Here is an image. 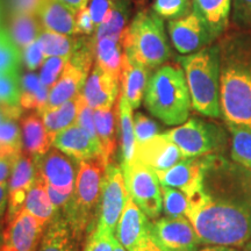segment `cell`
<instances>
[{
	"instance_id": "cell-13",
	"label": "cell",
	"mask_w": 251,
	"mask_h": 251,
	"mask_svg": "<svg viewBox=\"0 0 251 251\" xmlns=\"http://www.w3.org/2000/svg\"><path fill=\"white\" fill-rule=\"evenodd\" d=\"M46 229L47 226L23 209L6 226L0 251H36Z\"/></svg>"
},
{
	"instance_id": "cell-30",
	"label": "cell",
	"mask_w": 251,
	"mask_h": 251,
	"mask_svg": "<svg viewBox=\"0 0 251 251\" xmlns=\"http://www.w3.org/2000/svg\"><path fill=\"white\" fill-rule=\"evenodd\" d=\"M21 99L20 106L27 111L40 113L46 108L49 99L50 89L41 83L39 74L34 71L27 72L20 80Z\"/></svg>"
},
{
	"instance_id": "cell-2",
	"label": "cell",
	"mask_w": 251,
	"mask_h": 251,
	"mask_svg": "<svg viewBox=\"0 0 251 251\" xmlns=\"http://www.w3.org/2000/svg\"><path fill=\"white\" fill-rule=\"evenodd\" d=\"M220 109L226 125L251 127V37H229L220 47Z\"/></svg>"
},
{
	"instance_id": "cell-39",
	"label": "cell",
	"mask_w": 251,
	"mask_h": 251,
	"mask_svg": "<svg viewBox=\"0 0 251 251\" xmlns=\"http://www.w3.org/2000/svg\"><path fill=\"white\" fill-rule=\"evenodd\" d=\"M21 84L18 72L0 75V105L20 107Z\"/></svg>"
},
{
	"instance_id": "cell-34",
	"label": "cell",
	"mask_w": 251,
	"mask_h": 251,
	"mask_svg": "<svg viewBox=\"0 0 251 251\" xmlns=\"http://www.w3.org/2000/svg\"><path fill=\"white\" fill-rule=\"evenodd\" d=\"M231 135V161L251 169V127L227 125Z\"/></svg>"
},
{
	"instance_id": "cell-29",
	"label": "cell",
	"mask_w": 251,
	"mask_h": 251,
	"mask_svg": "<svg viewBox=\"0 0 251 251\" xmlns=\"http://www.w3.org/2000/svg\"><path fill=\"white\" fill-rule=\"evenodd\" d=\"M119 140H120L122 164L134 159L136 139L134 133L133 107L120 93L119 96Z\"/></svg>"
},
{
	"instance_id": "cell-38",
	"label": "cell",
	"mask_w": 251,
	"mask_h": 251,
	"mask_svg": "<svg viewBox=\"0 0 251 251\" xmlns=\"http://www.w3.org/2000/svg\"><path fill=\"white\" fill-rule=\"evenodd\" d=\"M193 9L191 0H153L152 11L162 19L176 20L186 17Z\"/></svg>"
},
{
	"instance_id": "cell-23",
	"label": "cell",
	"mask_w": 251,
	"mask_h": 251,
	"mask_svg": "<svg viewBox=\"0 0 251 251\" xmlns=\"http://www.w3.org/2000/svg\"><path fill=\"white\" fill-rule=\"evenodd\" d=\"M97 136L106 166L112 162L119 140V101L113 107L94 111Z\"/></svg>"
},
{
	"instance_id": "cell-10",
	"label": "cell",
	"mask_w": 251,
	"mask_h": 251,
	"mask_svg": "<svg viewBox=\"0 0 251 251\" xmlns=\"http://www.w3.org/2000/svg\"><path fill=\"white\" fill-rule=\"evenodd\" d=\"M150 233L164 251H197L201 244L193 225L185 216L153 220Z\"/></svg>"
},
{
	"instance_id": "cell-31",
	"label": "cell",
	"mask_w": 251,
	"mask_h": 251,
	"mask_svg": "<svg viewBox=\"0 0 251 251\" xmlns=\"http://www.w3.org/2000/svg\"><path fill=\"white\" fill-rule=\"evenodd\" d=\"M42 31V25L37 15L13 13L9 25V35L19 48L25 49L35 42Z\"/></svg>"
},
{
	"instance_id": "cell-32",
	"label": "cell",
	"mask_w": 251,
	"mask_h": 251,
	"mask_svg": "<svg viewBox=\"0 0 251 251\" xmlns=\"http://www.w3.org/2000/svg\"><path fill=\"white\" fill-rule=\"evenodd\" d=\"M129 1L128 0H115L114 6L109 11L105 20L97 28L94 41L103 37H117L121 39L122 34L127 28L129 18Z\"/></svg>"
},
{
	"instance_id": "cell-24",
	"label": "cell",
	"mask_w": 251,
	"mask_h": 251,
	"mask_svg": "<svg viewBox=\"0 0 251 251\" xmlns=\"http://www.w3.org/2000/svg\"><path fill=\"white\" fill-rule=\"evenodd\" d=\"M193 11L199 14L214 41L226 30L231 11V0H193Z\"/></svg>"
},
{
	"instance_id": "cell-47",
	"label": "cell",
	"mask_w": 251,
	"mask_h": 251,
	"mask_svg": "<svg viewBox=\"0 0 251 251\" xmlns=\"http://www.w3.org/2000/svg\"><path fill=\"white\" fill-rule=\"evenodd\" d=\"M76 27H77V35L84 36H92L94 30H97L96 25L93 23V19L91 17L89 7L80 9L79 12H77L76 15Z\"/></svg>"
},
{
	"instance_id": "cell-54",
	"label": "cell",
	"mask_w": 251,
	"mask_h": 251,
	"mask_svg": "<svg viewBox=\"0 0 251 251\" xmlns=\"http://www.w3.org/2000/svg\"><path fill=\"white\" fill-rule=\"evenodd\" d=\"M59 1L63 2L64 5H67L68 7H70L72 11H75L77 13L80 9L86 7L87 2H89L90 0H59Z\"/></svg>"
},
{
	"instance_id": "cell-8",
	"label": "cell",
	"mask_w": 251,
	"mask_h": 251,
	"mask_svg": "<svg viewBox=\"0 0 251 251\" xmlns=\"http://www.w3.org/2000/svg\"><path fill=\"white\" fill-rule=\"evenodd\" d=\"M121 169L131 199L150 220L158 218L163 211V198L155 170L135 159L121 164Z\"/></svg>"
},
{
	"instance_id": "cell-53",
	"label": "cell",
	"mask_w": 251,
	"mask_h": 251,
	"mask_svg": "<svg viewBox=\"0 0 251 251\" xmlns=\"http://www.w3.org/2000/svg\"><path fill=\"white\" fill-rule=\"evenodd\" d=\"M21 115L20 107H7V106L0 105V125L4 122L6 119H19Z\"/></svg>"
},
{
	"instance_id": "cell-1",
	"label": "cell",
	"mask_w": 251,
	"mask_h": 251,
	"mask_svg": "<svg viewBox=\"0 0 251 251\" xmlns=\"http://www.w3.org/2000/svg\"><path fill=\"white\" fill-rule=\"evenodd\" d=\"M186 218L201 244L241 248L251 240V169L212 153Z\"/></svg>"
},
{
	"instance_id": "cell-28",
	"label": "cell",
	"mask_w": 251,
	"mask_h": 251,
	"mask_svg": "<svg viewBox=\"0 0 251 251\" xmlns=\"http://www.w3.org/2000/svg\"><path fill=\"white\" fill-rule=\"evenodd\" d=\"M94 55L97 65H99L107 74L120 79L125 56L121 39L103 37L97 40L94 45Z\"/></svg>"
},
{
	"instance_id": "cell-42",
	"label": "cell",
	"mask_w": 251,
	"mask_h": 251,
	"mask_svg": "<svg viewBox=\"0 0 251 251\" xmlns=\"http://www.w3.org/2000/svg\"><path fill=\"white\" fill-rule=\"evenodd\" d=\"M159 127L152 119L137 112L134 117V133L136 143L146 142L153 136L158 135Z\"/></svg>"
},
{
	"instance_id": "cell-21",
	"label": "cell",
	"mask_w": 251,
	"mask_h": 251,
	"mask_svg": "<svg viewBox=\"0 0 251 251\" xmlns=\"http://www.w3.org/2000/svg\"><path fill=\"white\" fill-rule=\"evenodd\" d=\"M21 139L23 152L33 157H41L54 146V139L47 130L42 118L37 112H31L21 118Z\"/></svg>"
},
{
	"instance_id": "cell-43",
	"label": "cell",
	"mask_w": 251,
	"mask_h": 251,
	"mask_svg": "<svg viewBox=\"0 0 251 251\" xmlns=\"http://www.w3.org/2000/svg\"><path fill=\"white\" fill-rule=\"evenodd\" d=\"M231 19L240 29L251 31V0H231Z\"/></svg>"
},
{
	"instance_id": "cell-36",
	"label": "cell",
	"mask_w": 251,
	"mask_h": 251,
	"mask_svg": "<svg viewBox=\"0 0 251 251\" xmlns=\"http://www.w3.org/2000/svg\"><path fill=\"white\" fill-rule=\"evenodd\" d=\"M20 62L21 52L19 47L8 31L0 29V75L18 72Z\"/></svg>"
},
{
	"instance_id": "cell-27",
	"label": "cell",
	"mask_w": 251,
	"mask_h": 251,
	"mask_svg": "<svg viewBox=\"0 0 251 251\" xmlns=\"http://www.w3.org/2000/svg\"><path fill=\"white\" fill-rule=\"evenodd\" d=\"M24 209L47 227L57 214V211L52 205L48 191H47V184L39 174H37L35 183L28 193Z\"/></svg>"
},
{
	"instance_id": "cell-6",
	"label": "cell",
	"mask_w": 251,
	"mask_h": 251,
	"mask_svg": "<svg viewBox=\"0 0 251 251\" xmlns=\"http://www.w3.org/2000/svg\"><path fill=\"white\" fill-rule=\"evenodd\" d=\"M124 52L131 61L156 69L168 61L171 51L163 19L153 11L143 9L135 15L121 36Z\"/></svg>"
},
{
	"instance_id": "cell-37",
	"label": "cell",
	"mask_w": 251,
	"mask_h": 251,
	"mask_svg": "<svg viewBox=\"0 0 251 251\" xmlns=\"http://www.w3.org/2000/svg\"><path fill=\"white\" fill-rule=\"evenodd\" d=\"M162 198H163V211L165 216L169 218H180L186 216L188 208V198L186 194L177 188L168 186H162Z\"/></svg>"
},
{
	"instance_id": "cell-56",
	"label": "cell",
	"mask_w": 251,
	"mask_h": 251,
	"mask_svg": "<svg viewBox=\"0 0 251 251\" xmlns=\"http://www.w3.org/2000/svg\"><path fill=\"white\" fill-rule=\"evenodd\" d=\"M114 251H127V250H126L125 248L121 246V243L119 242L118 240H115V242H114Z\"/></svg>"
},
{
	"instance_id": "cell-9",
	"label": "cell",
	"mask_w": 251,
	"mask_h": 251,
	"mask_svg": "<svg viewBox=\"0 0 251 251\" xmlns=\"http://www.w3.org/2000/svg\"><path fill=\"white\" fill-rule=\"evenodd\" d=\"M128 198L121 166L111 162L103 174L97 226L115 234Z\"/></svg>"
},
{
	"instance_id": "cell-11",
	"label": "cell",
	"mask_w": 251,
	"mask_h": 251,
	"mask_svg": "<svg viewBox=\"0 0 251 251\" xmlns=\"http://www.w3.org/2000/svg\"><path fill=\"white\" fill-rule=\"evenodd\" d=\"M37 174L47 184L57 192L71 196L76 184V164L70 156L57 148H51L43 156L37 157Z\"/></svg>"
},
{
	"instance_id": "cell-16",
	"label": "cell",
	"mask_w": 251,
	"mask_h": 251,
	"mask_svg": "<svg viewBox=\"0 0 251 251\" xmlns=\"http://www.w3.org/2000/svg\"><path fill=\"white\" fill-rule=\"evenodd\" d=\"M134 159L152 170L163 171L172 168L184 157L179 148L165 134H158L146 142L136 143Z\"/></svg>"
},
{
	"instance_id": "cell-55",
	"label": "cell",
	"mask_w": 251,
	"mask_h": 251,
	"mask_svg": "<svg viewBox=\"0 0 251 251\" xmlns=\"http://www.w3.org/2000/svg\"><path fill=\"white\" fill-rule=\"evenodd\" d=\"M200 251H241L238 248L226 247V246H208Z\"/></svg>"
},
{
	"instance_id": "cell-44",
	"label": "cell",
	"mask_w": 251,
	"mask_h": 251,
	"mask_svg": "<svg viewBox=\"0 0 251 251\" xmlns=\"http://www.w3.org/2000/svg\"><path fill=\"white\" fill-rule=\"evenodd\" d=\"M46 58L47 57L45 52H43L39 40L23 49V61L29 71H34L41 67Z\"/></svg>"
},
{
	"instance_id": "cell-49",
	"label": "cell",
	"mask_w": 251,
	"mask_h": 251,
	"mask_svg": "<svg viewBox=\"0 0 251 251\" xmlns=\"http://www.w3.org/2000/svg\"><path fill=\"white\" fill-rule=\"evenodd\" d=\"M20 155L0 157V183L9 180V177H11L12 171H13L14 166H15V164H17Z\"/></svg>"
},
{
	"instance_id": "cell-19",
	"label": "cell",
	"mask_w": 251,
	"mask_h": 251,
	"mask_svg": "<svg viewBox=\"0 0 251 251\" xmlns=\"http://www.w3.org/2000/svg\"><path fill=\"white\" fill-rule=\"evenodd\" d=\"M54 147L78 162L101 156L100 144L96 142L85 129L76 124L56 135Z\"/></svg>"
},
{
	"instance_id": "cell-22",
	"label": "cell",
	"mask_w": 251,
	"mask_h": 251,
	"mask_svg": "<svg viewBox=\"0 0 251 251\" xmlns=\"http://www.w3.org/2000/svg\"><path fill=\"white\" fill-rule=\"evenodd\" d=\"M149 74V68L131 61L125 54L120 76L121 94L127 99L133 108H139L142 102L150 78Z\"/></svg>"
},
{
	"instance_id": "cell-48",
	"label": "cell",
	"mask_w": 251,
	"mask_h": 251,
	"mask_svg": "<svg viewBox=\"0 0 251 251\" xmlns=\"http://www.w3.org/2000/svg\"><path fill=\"white\" fill-rule=\"evenodd\" d=\"M13 13L36 14L41 0H11Z\"/></svg>"
},
{
	"instance_id": "cell-3",
	"label": "cell",
	"mask_w": 251,
	"mask_h": 251,
	"mask_svg": "<svg viewBox=\"0 0 251 251\" xmlns=\"http://www.w3.org/2000/svg\"><path fill=\"white\" fill-rule=\"evenodd\" d=\"M144 103L153 117L165 125L186 122L192 101L183 68L177 64H165L157 69L149 78Z\"/></svg>"
},
{
	"instance_id": "cell-58",
	"label": "cell",
	"mask_w": 251,
	"mask_h": 251,
	"mask_svg": "<svg viewBox=\"0 0 251 251\" xmlns=\"http://www.w3.org/2000/svg\"><path fill=\"white\" fill-rule=\"evenodd\" d=\"M1 242H2V235H0V246H1Z\"/></svg>"
},
{
	"instance_id": "cell-17",
	"label": "cell",
	"mask_w": 251,
	"mask_h": 251,
	"mask_svg": "<svg viewBox=\"0 0 251 251\" xmlns=\"http://www.w3.org/2000/svg\"><path fill=\"white\" fill-rule=\"evenodd\" d=\"M120 79L94 64L92 71L85 81L81 94L91 108H109L117 102L120 96Z\"/></svg>"
},
{
	"instance_id": "cell-20",
	"label": "cell",
	"mask_w": 251,
	"mask_h": 251,
	"mask_svg": "<svg viewBox=\"0 0 251 251\" xmlns=\"http://www.w3.org/2000/svg\"><path fill=\"white\" fill-rule=\"evenodd\" d=\"M36 15L45 30L68 36L77 35V13L59 0H41Z\"/></svg>"
},
{
	"instance_id": "cell-26",
	"label": "cell",
	"mask_w": 251,
	"mask_h": 251,
	"mask_svg": "<svg viewBox=\"0 0 251 251\" xmlns=\"http://www.w3.org/2000/svg\"><path fill=\"white\" fill-rule=\"evenodd\" d=\"M84 101L83 94H78L76 98L64 102L55 108H45L39 114L42 118L47 130L52 139L59 131L67 129L68 127L76 124L78 113Z\"/></svg>"
},
{
	"instance_id": "cell-35",
	"label": "cell",
	"mask_w": 251,
	"mask_h": 251,
	"mask_svg": "<svg viewBox=\"0 0 251 251\" xmlns=\"http://www.w3.org/2000/svg\"><path fill=\"white\" fill-rule=\"evenodd\" d=\"M23 152L21 128L18 119L8 118L0 125V157L17 156Z\"/></svg>"
},
{
	"instance_id": "cell-40",
	"label": "cell",
	"mask_w": 251,
	"mask_h": 251,
	"mask_svg": "<svg viewBox=\"0 0 251 251\" xmlns=\"http://www.w3.org/2000/svg\"><path fill=\"white\" fill-rule=\"evenodd\" d=\"M70 58L71 57H56V56L47 57L43 64L41 65L39 72L41 83L48 89H51L56 81L59 79Z\"/></svg>"
},
{
	"instance_id": "cell-12",
	"label": "cell",
	"mask_w": 251,
	"mask_h": 251,
	"mask_svg": "<svg viewBox=\"0 0 251 251\" xmlns=\"http://www.w3.org/2000/svg\"><path fill=\"white\" fill-rule=\"evenodd\" d=\"M168 30L172 45L183 55L194 54L213 42L205 23L193 9L186 17L169 21Z\"/></svg>"
},
{
	"instance_id": "cell-18",
	"label": "cell",
	"mask_w": 251,
	"mask_h": 251,
	"mask_svg": "<svg viewBox=\"0 0 251 251\" xmlns=\"http://www.w3.org/2000/svg\"><path fill=\"white\" fill-rule=\"evenodd\" d=\"M148 216L129 196L115 230V237L127 251H134L141 240L149 234Z\"/></svg>"
},
{
	"instance_id": "cell-41",
	"label": "cell",
	"mask_w": 251,
	"mask_h": 251,
	"mask_svg": "<svg viewBox=\"0 0 251 251\" xmlns=\"http://www.w3.org/2000/svg\"><path fill=\"white\" fill-rule=\"evenodd\" d=\"M115 240V234L96 225L87 235V242L84 251H114Z\"/></svg>"
},
{
	"instance_id": "cell-45",
	"label": "cell",
	"mask_w": 251,
	"mask_h": 251,
	"mask_svg": "<svg viewBox=\"0 0 251 251\" xmlns=\"http://www.w3.org/2000/svg\"><path fill=\"white\" fill-rule=\"evenodd\" d=\"M76 125L80 126L83 129H85L87 131V134H89L96 142L99 143L96 130V122H94V109H92L89 105H87L85 99H84V101L80 106L79 113H78V117L76 120Z\"/></svg>"
},
{
	"instance_id": "cell-59",
	"label": "cell",
	"mask_w": 251,
	"mask_h": 251,
	"mask_svg": "<svg viewBox=\"0 0 251 251\" xmlns=\"http://www.w3.org/2000/svg\"><path fill=\"white\" fill-rule=\"evenodd\" d=\"M139 1H141V2H144V1H146V0H139Z\"/></svg>"
},
{
	"instance_id": "cell-15",
	"label": "cell",
	"mask_w": 251,
	"mask_h": 251,
	"mask_svg": "<svg viewBox=\"0 0 251 251\" xmlns=\"http://www.w3.org/2000/svg\"><path fill=\"white\" fill-rule=\"evenodd\" d=\"M37 178L35 157L23 152L19 157L8 180V207L6 224L11 222L24 209L27 196Z\"/></svg>"
},
{
	"instance_id": "cell-51",
	"label": "cell",
	"mask_w": 251,
	"mask_h": 251,
	"mask_svg": "<svg viewBox=\"0 0 251 251\" xmlns=\"http://www.w3.org/2000/svg\"><path fill=\"white\" fill-rule=\"evenodd\" d=\"M134 251H164L159 247V244L156 242V240L153 238L151 233L149 231L148 235H146L141 242L137 244V247L135 248Z\"/></svg>"
},
{
	"instance_id": "cell-14",
	"label": "cell",
	"mask_w": 251,
	"mask_h": 251,
	"mask_svg": "<svg viewBox=\"0 0 251 251\" xmlns=\"http://www.w3.org/2000/svg\"><path fill=\"white\" fill-rule=\"evenodd\" d=\"M209 157L211 155L184 158L170 169L155 172L162 186L177 188L188 198L201 186Z\"/></svg>"
},
{
	"instance_id": "cell-52",
	"label": "cell",
	"mask_w": 251,
	"mask_h": 251,
	"mask_svg": "<svg viewBox=\"0 0 251 251\" xmlns=\"http://www.w3.org/2000/svg\"><path fill=\"white\" fill-rule=\"evenodd\" d=\"M8 207V181L0 183V222L5 216V212Z\"/></svg>"
},
{
	"instance_id": "cell-25",
	"label": "cell",
	"mask_w": 251,
	"mask_h": 251,
	"mask_svg": "<svg viewBox=\"0 0 251 251\" xmlns=\"http://www.w3.org/2000/svg\"><path fill=\"white\" fill-rule=\"evenodd\" d=\"M80 243L64 216L57 213L47 227L36 251H79Z\"/></svg>"
},
{
	"instance_id": "cell-33",
	"label": "cell",
	"mask_w": 251,
	"mask_h": 251,
	"mask_svg": "<svg viewBox=\"0 0 251 251\" xmlns=\"http://www.w3.org/2000/svg\"><path fill=\"white\" fill-rule=\"evenodd\" d=\"M39 42L46 57H71L79 47L81 39L43 30L39 37Z\"/></svg>"
},
{
	"instance_id": "cell-5",
	"label": "cell",
	"mask_w": 251,
	"mask_h": 251,
	"mask_svg": "<svg viewBox=\"0 0 251 251\" xmlns=\"http://www.w3.org/2000/svg\"><path fill=\"white\" fill-rule=\"evenodd\" d=\"M186 77L192 108L208 118L221 117L220 109V47H205L179 58Z\"/></svg>"
},
{
	"instance_id": "cell-4",
	"label": "cell",
	"mask_w": 251,
	"mask_h": 251,
	"mask_svg": "<svg viewBox=\"0 0 251 251\" xmlns=\"http://www.w3.org/2000/svg\"><path fill=\"white\" fill-rule=\"evenodd\" d=\"M105 170L106 164L101 156L78 163L74 192L62 209V215L80 242L97 225Z\"/></svg>"
},
{
	"instance_id": "cell-50",
	"label": "cell",
	"mask_w": 251,
	"mask_h": 251,
	"mask_svg": "<svg viewBox=\"0 0 251 251\" xmlns=\"http://www.w3.org/2000/svg\"><path fill=\"white\" fill-rule=\"evenodd\" d=\"M47 191H48L50 200H51L52 205H54L57 212L64 208L65 205H67V202L69 201V199H70V196H65V194L59 193L56 190H54V188L49 186H47Z\"/></svg>"
},
{
	"instance_id": "cell-57",
	"label": "cell",
	"mask_w": 251,
	"mask_h": 251,
	"mask_svg": "<svg viewBox=\"0 0 251 251\" xmlns=\"http://www.w3.org/2000/svg\"><path fill=\"white\" fill-rule=\"evenodd\" d=\"M242 251H251V240L246 244V246L243 247V250Z\"/></svg>"
},
{
	"instance_id": "cell-46",
	"label": "cell",
	"mask_w": 251,
	"mask_h": 251,
	"mask_svg": "<svg viewBox=\"0 0 251 251\" xmlns=\"http://www.w3.org/2000/svg\"><path fill=\"white\" fill-rule=\"evenodd\" d=\"M114 2L115 0H90L89 9L97 28L107 17L109 11L114 6Z\"/></svg>"
},
{
	"instance_id": "cell-7",
	"label": "cell",
	"mask_w": 251,
	"mask_h": 251,
	"mask_svg": "<svg viewBox=\"0 0 251 251\" xmlns=\"http://www.w3.org/2000/svg\"><path fill=\"white\" fill-rule=\"evenodd\" d=\"M164 134L179 148L184 158L218 153L227 143L226 133L220 126L198 118L188 119Z\"/></svg>"
}]
</instances>
